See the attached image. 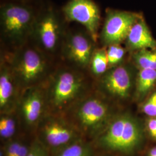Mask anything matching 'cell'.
<instances>
[{
    "label": "cell",
    "mask_w": 156,
    "mask_h": 156,
    "mask_svg": "<svg viewBox=\"0 0 156 156\" xmlns=\"http://www.w3.org/2000/svg\"><path fill=\"white\" fill-rule=\"evenodd\" d=\"M140 19V16L129 12L109 10L101 37L106 45L119 44L125 41L133 26Z\"/></svg>",
    "instance_id": "9c48e42d"
},
{
    "label": "cell",
    "mask_w": 156,
    "mask_h": 156,
    "mask_svg": "<svg viewBox=\"0 0 156 156\" xmlns=\"http://www.w3.org/2000/svg\"><path fill=\"white\" fill-rule=\"evenodd\" d=\"M143 140L140 123L134 117L123 115L112 120L99 136L98 143L105 149L131 154L140 148Z\"/></svg>",
    "instance_id": "277c9868"
},
{
    "label": "cell",
    "mask_w": 156,
    "mask_h": 156,
    "mask_svg": "<svg viewBox=\"0 0 156 156\" xmlns=\"http://www.w3.org/2000/svg\"><path fill=\"white\" fill-rule=\"evenodd\" d=\"M22 144L17 141H13L9 143L6 147L4 156H16Z\"/></svg>",
    "instance_id": "603a6c76"
},
{
    "label": "cell",
    "mask_w": 156,
    "mask_h": 156,
    "mask_svg": "<svg viewBox=\"0 0 156 156\" xmlns=\"http://www.w3.org/2000/svg\"><path fill=\"white\" fill-rule=\"evenodd\" d=\"M147 129L151 136L156 140V118L151 117L147 120Z\"/></svg>",
    "instance_id": "cb8c5ba5"
},
{
    "label": "cell",
    "mask_w": 156,
    "mask_h": 156,
    "mask_svg": "<svg viewBox=\"0 0 156 156\" xmlns=\"http://www.w3.org/2000/svg\"><path fill=\"white\" fill-rule=\"evenodd\" d=\"M0 63V108L8 111L16 103L17 89L19 87L4 54H1Z\"/></svg>",
    "instance_id": "4fadbf2b"
},
{
    "label": "cell",
    "mask_w": 156,
    "mask_h": 156,
    "mask_svg": "<svg viewBox=\"0 0 156 156\" xmlns=\"http://www.w3.org/2000/svg\"><path fill=\"white\" fill-rule=\"evenodd\" d=\"M66 20L82 25L97 42L100 22V11L93 0H68L62 8Z\"/></svg>",
    "instance_id": "ba28073f"
},
{
    "label": "cell",
    "mask_w": 156,
    "mask_h": 156,
    "mask_svg": "<svg viewBox=\"0 0 156 156\" xmlns=\"http://www.w3.org/2000/svg\"><path fill=\"white\" fill-rule=\"evenodd\" d=\"M66 31L58 12L52 6H47L38 12L30 40L39 50L50 57L61 49Z\"/></svg>",
    "instance_id": "5b68a950"
},
{
    "label": "cell",
    "mask_w": 156,
    "mask_h": 156,
    "mask_svg": "<svg viewBox=\"0 0 156 156\" xmlns=\"http://www.w3.org/2000/svg\"><path fill=\"white\" fill-rule=\"evenodd\" d=\"M106 52L108 64L110 67L119 66V63L123 60L125 55V50L119 44L109 45Z\"/></svg>",
    "instance_id": "d6986e66"
},
{
    "label": "cell",
    "mask_w": 156,
    "mask_h": 156,
    "mask_svg": "<svg viewBox=\"0 0 156 156\" xmlns=\"http://www.w3.org/2000/svg\"><path fill=\"white\" fill-rule=\"evenodd\" d=\"M6 59L19 88L22 90L42 85L53 70L50 58L33 44H26L13 50Z\"/></svg>",
    "instance_id": "7a4b0ae2"
},
{
    "label": "cell",
    "mask_w": 156,
    "mask_h": 156,
    "mask_svg": "<svg viewBox=\"0 0 156 156\" xmlns=\"http://www.w3.org/2000/svg\"><path fill=\"white\" fill-rule=\"evenodd\" d=\"M29 149L26 145H21L16 156H27Z\"/></svg>",
    "instance_id": "d4e9b609"
},
{
    "label": "cell",
    "mask_w": 156,
    "mask_h": 156,
    "mask_svg": "<svg viewBox=\"0 0 156 156\" xmlns=\"http://www.w3.org/2000/svg\"><path fill=\"white\" fill-rule=\"evenodd\" d=\"M41 127V135L51 148L66 146L78 140V135L72 126L59 117H47Z\"/></svg>",
    "instance_id": "30bf717a"
},
{
    "label": "cell",
    "mask_w": 156,
    "mask_h": 156,
    "mask_svg": "<svg viewBox=\"0 0 156 156\" xmlns=\"http://www.w3.org/2000/svg\"><path fill=\"white\" fill-rule=\"evenodd\" d=\"M38 11L22 2H8L1 5V36L13 50L26 45L31 39Z\"/></svg>",
    "instance_id": "3957f363"
},
{
    "label": "cell",
    "mask_w": 156,
    "mask_h": 156,
    "mask_svg": "<svg viewBox=\"0 0 156 156\" xmlns=\"http://www.w3.org/2000/svg\"><path fill=\"white\" fill-rule=\"evenodd\" d=\"M100 86L112 97L124 100L129 96L133 86L132 75L128 67L117 66L100 78Z\"/></svg>",
    "instance_id": "8fae6325"
},
{
    "label": "cell",
    "mask_w": 156,
    "mask_h": 156,
    "mask_svg": "<svg viewBox=\"0 0 156 156\" xmlns=\"http://www.w3.org/2000/svg\"><path fill=\"white\" fill-rule=\"evenodd\" d=\"M126 41L128 47L133 50L156 47V41L152 37L145 23L140 18L131 28Z\"/></svg>",
    "instance_id": "5bb4252c"
},
{
    "label": "cell",
    "mask_w": 156,
    "mask_h": 156,
    "mask_svg": "<svg viewBox=\"0 0 156 156\" xmlns=\"http://www.w3.org/2000/svg\"><path fill=\"white\" fill-rule=\"evenodd\" d=\"M109 67L107 52L105 48L95 49L92 56L89 70L90 74L100 78L108 71Z\"/></svg>",
    "instance_id": "9a60e30c"
},
{
    "label": "cell",
    "mask_w": 156,
    "mask_h": 156,
    "mask_svg": "<svg viewBox=\"0 0 156 156\" xmlns=\"http://www.w3.org/2000/svg\"><path fill=\"white\" fill-rule=\"evenodd\" d=\"M18 106L26 123L30 126L37 123L47 108L46 91L42 85L23 90L18 99Z\"/></svg>",
    "instance_id": "7c38bea8"
},
{
    "label": "cell",
    "mask_w": 156,
    "mask_h": 156,
    "mask_svg": "<svg viewBox=\"0 0 156 156\" xmlns=\"http://www.w3.org/2000/svg\"><path fill=\"white\" fill-rule=\"evenodd\" d=\"M96 41L84 31H66L61 47L63 58L73 67L82 70L89 69Z\"/></svg>",
    "instance_id": "8992f818"
},
{
    "label": "cell",
    "mask_w": 156,
    "mask_h": 156,
    "mask_svg": "<svg viewBox=\"0 0 156 156\" xmlns=\"http://www.w3.org/2000/svg\"><path fill=\"white\" fill-rule=\"evenodd\" d=\"M27 156H48L44 145L38 142H34L29 149Z\"/></svg>",
    "instance_id": "7402d4cb"
},
{
    "label": "cell",
    "mask_w": 156,
    "mask_h": 156,
    "mask_svg": "<svg viewBox=\"0 0 156 156\" xmlns=\"http://www.w3.org/2000/svg\"><path fill=\"white\" fill-rule=\"evenodd\" d=\"M137 65L142 69L151 68L156 70V51L142 49L134 56Z\"/></svg>",
    "instance_id": "ac0fdd59"
},
{
    "label": "cell",
    "mask_w": 156,
    "mask_h": 156,
    "mask_svg": "<svg viewBox=\"0 0 156 156\" xmlns=\"http://www.w3.org/2000/svg\"><path fill=\"white\" fill-rule=\"evenodd\" d=\"M72 107L80 126L90 135L103 127L109 115L108 105L96 96L84 97Z\"/></svg>",
    "instance_id": "52a82bcc"
},
{
    "label": "cell",
    "mask_w": 156,
    "mask_h": 156,
    "mask_svg": "<svg viewBox=\"0 0 156 156\" xmlns=\"http://www.w3.org/2000/svg\"><path fill=\"white\" fill-rule=\"evenodd\" d=\"M143 111L150 117H156V92L151 95L144 105Z\"/></svg>",
    "instance_id": "44dd1931"
},
{
    "label": "cell",
    "mask_w": 156,
    "mask_h": 156,
    "mask_svg": "<svg viewBox=\"0 0 156 156\" xmlns=\"http://www.w3.org/2000/svg\"><path fill=\"white\" fill-rule=\"evenodd\" d=\"M90 146L80 140H77L61 149L56 156H91Z\"/></svg>",
    "instance_id": "e0dca14e"
},
{
    "label": "cell",
    "mask_w": 156,
    "mask_h": 156,
    "mask_svg": "<svg viewBox=\"0 0 156 156\" xmlns=\"http://www.w3.org/2000/svg\"><path fill=\"white\" fill-rule=\"evenodd\" d=\"M156 82V70L151 68L142 69L137 82V92L140 97H144L153 87Z\"/></svg>",
    "instance_id": "2e32d148"
},
{
    "label": "cell",
    "mask_w": 156,
    "mask_h": 156,
    "mask_svg": "<svg viewBox=\"0 0 156 156\" xmlns=\"http://www.w3.org/2000/svg\"><path fill=\"white\" fill-rule=\"evenodd\" d=\"M148 156H156V146L151 149L149 152Z\"/></svg>",
    "instance_id": "484cf974"
},
{
    "label": "cell",
    "mask_w": 156,
    "mask_h": 156,
    "mask_svg": "<svg viewBox=\"0 0 156 156\" xmlns=\"http://www.w3.org/2000/svg\"><path fill=\"white\" fill-rule=\"evenodd\" d=\"M84 70L74 67H62L53 70L45 88L47 108L63 111L84 97L87 79Z\"/></svg>",
    "instance_id": "6da1fadb"
},
{
    "label": "cell",
    "mask_w": 156,
    "mask_h": 156,
    "mask_svg": "<svg viewBox=\"0 0 156 156\" xmlns=\"http://www.w3.org/2000/svg\"><path fill=\"white\" fill-rule=\"evenodd\" d=\"M16 123L14 119L10 115H5L0 119V135L3 138L8 139L15 134Z\"/></svg>",
    "instance_id": "ffe728a7"
}]
</instances>
